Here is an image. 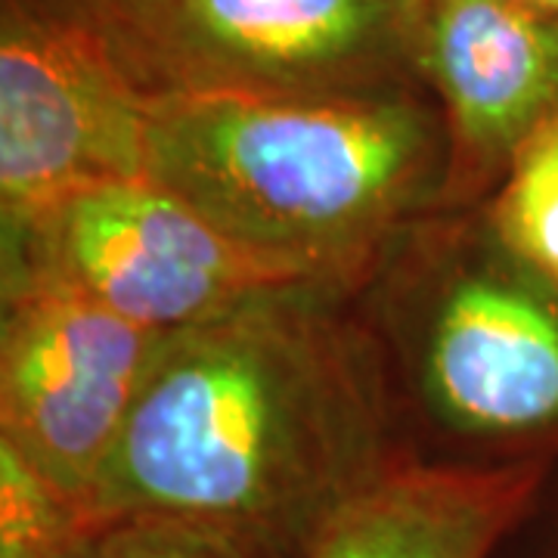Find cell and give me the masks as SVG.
<instances>
[{
    "instance_id": "obj_1",
    "label": "cell",
    "mask_w": 558,
    "mask_h": 558,
    "mask_svg": "<svg viewBox=\"0 0 558 558\" xmlns=\"http://www.w3.org/2000/svg\"><path fill=\"white\" fill-rule=\"evenodd\" d=\"M407 465L351 289L289 282L161 341L87 509L311 558Z\"/></svg>"
},
{
    "instance_id": "obj_2",
    "label": "cell",
    "mask_w": 558,
    "mask_h": 558,
    "mask_svg": "<svg viewBox=\"0 0 558 558\" xmlns=\"http://www.w3.org/2000/svg\"><path fill=\"white\" fill-rule=\"evenodd\" d=\"M146 178L252 255L354 289L407 223L444 205L450 134L432 90L165 97L149 100Z\"/></svg>"
},
{
    "instance_id": "obj_3",
    "label": "cell",
    "mask_w": 558,
    "mask_h": 558,
    "mask_svg": "<svg viewBox=\"0 0 558 558\" xmlns=\"http://www.w3.org/2000/svg\"><path fill=\"white\" fill-rule=\"evenodd\" d=\"M413 465L556 462L558 286L484 205L413 220L351 289Z\"/></svg>"
},
{
    "instance_id": "obj_4",
    "label": "cell",
    "mask_w": 558,
    "mask_h": 558,
    "mask_svg": "<svg viewBox=\"0 0 558 558\" xmlns=\"http://www.w3.org/2000/svg\"><path fill=\"white\" fill-rule=\"evenodd\" d=\"M146 100L388 97L428 90L425 0H44Z\"/></svg>"
},
{
    "instance_id": "obj_5",
    "label": "cell",
    "mask_w": 558,
    "mask_h": 558,
    "mask_svg": "<svg viewBox=\"0 0 558 558\" xmlns=\"http://www.w3.org/2000/svg\"><path fill=\"white\" fill-rule=\"evenodd\" d=\"M311 282L230 242L149 178L78 190L3 223V289L44 286L153 332H180L267 289Z\"/></svg>"
},
{
    "instance_id": "obj_6",
    "label": "cell",
    "mask_w": 558,
    "mask_h": 558,
    "mask_svg": "<svg viewBox=\"0 0 558 558\" xmlns=\"http://www.w3.org/2000/svg\"><path fill=\"white\" fill-rule=\"evenodd\" d=\"M149 100L44 0H0V218L146 178Z\"/></svg>"
},
{
    "instance_id": "obj_7",
    "label": "cell",
    "mask_w": 558,
    "mask_h": 558,
    "mask_svg": "<svg viewBox=\"0 0 558 558\" xmlns=\"http://www.w3.org/2000/svg\"><path fill=\"white\" fill-rule=\"evenodd\" d=\"M168 336L72 292L3 289L0 447L87 506Z\"/></svg>"
},
{
    "instance_id": "obj_8",
    "label": "cell",
    "mask_w": 558,
    "mask_h": 558,
    "mask_svg": "<svg viewBox=\"0 0 558 558\" xmlns=\"http://www.w3.org/2000/svg\"><path fill=\"white\" fill-rule=\"evenodd\" d=\"M418 69L450 134L440 208L484 205L521 146L558 124V20L506 0H425Z\"/></svg>"
},
{
    "instance_id": "obj_9",
    "label": "cell",
    "mask_w": 558,
    "mask_h": 558,
    "mask_svg": "<svg viewBox=\"0 0 558 558\" xmlns=\"http://www.w3.org/2000/svg\"><path fill=\"white\" fill-rule=\"evenodd\" d=\"M549 465H407L360 497L311 558H490Z\"/></svg>"
},
{
    "instance_id": "obj_10",
    "label": "cell",
    "mask_w": 558,
    "mask_h": 558,
    "mask_svg": "<svg viewBox=\"0 0 558 558\" xmlns=\"http://www.w3.org/2000/svg\"><path fill=\"white\" fill-rule=\"evenodd\" d=\"M100 521L0 447V558H81Z\"/></svg>"
},
{
    "instance_id": "obj_11",
    "label": "cell",
    "mask_w": 558,
    "mask_h": 558,
    "mask_svg": "<svg viewBox=\"0 0 558 558\" xmlns=\"http://www.w3.org/2000/svg\"><path fill=\"white\" fill-rule=\"evenodd\" d=\"M484 211L499 240L558 286V124L521 146Z\"/></svg>"
},
{
    "instance_id": "obj_12",
    "label": "cell",
    "mask_w": 558,
    "mask_h": 558,
    "mask_svg": "<svg viewBox=\"0 0 558 558\" xmlns=\"http://www.w3.org/2000/svg\"><path fill=\"white\" fill-rule=\"evenodd\" d=\"M81 558H252L223 539L161 521L100 524Z\"/></svg>"
},
{
    "instance_id": "obj_13",
    "label": "cell",
    "mask_w": 558,
    "mask_h": 558,
    "mask_svg": "<svg viewBox=\"0 0 558 558\" xmlns=\"http://www.w3.org/2000/svg\"><path fill=\"white\" fill-rule=\"evenodd\" d=\"M506 3L521 7V10H531V13H539V16L558 20V0H506Z\"/></svg>"
}]
</instances>
